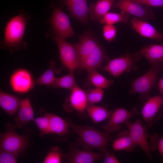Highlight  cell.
<instances>
[{
	"label": "cell",
	"instance_id": "cell-9",
	"mask_svg": "<svg viewBox=\"0 0 163 163\" xmlns=\"http://www.w3.org/2000/svg\"><path fill=\"white\" fill-rule=\"evenodd\" d=\"M50 23L53 31L57 36L65 39L74 35L69 19L62 11V6L54 8Z\"/></svg>",
	"mask_w": 163,
	"mask_h": 163
},
{
	"label": "cell",
	"instance_id": "cell-12",
	"mask_svg": "<svg viewBox=\"0 0 163 163\" xmlns=\"http://www.w3.org/2000/svg\"><path fill=\"white\" fill-rule=\"evenodd\" d=\"M143 6L133 0H117L113 6L120 9L122 12L149 22L154 18V13L150 7Z\"/></svg>",
	"mask_w": 163,
	"mask_h": 163
},
{
	"label": "cell",
	"instance_id": "cell-36",
	"mask_svg": "<svg viewBox=\"0 0 163 163\" xmlns=\"http://www.w3.org/2000/svg\"><path fill=\"white\" fill-rule=\"evenodd\" d=\"M103 160L105 163H120L115 155L113 153H110L109 152L105 154Z\"/></svg>",
	"mask_w": 163,
	"mask_h": 163
},
{
	"label": "cell",
	"instance_id": "cell-7",
	"mask_svg": "<svg viewBox=\"0 0 163 163\" xmlns=\"http://www.w3.org/2000/svg\"><path fill=\"white\" fill-rule=\"evenodd\" d=\"M124 124L127 127L132 138L137 145L142 149L149 160H152L151 149L148 141L149 135L146 126L139 119L134 122L128 121Z\"/></svg>",
	"mask_w": 163,
	"mask_h": 163
},
{
	"label": "cell",
	"instance_id": "cell-14",
	"mask_svg": "<svg viewBox=\"0 0 163 163\" xmlns=\"http://www.w3.org/2000/svg\"><path fill=\"white\" fill-rule=\"evenodd\" d=\"M34 116V110L30 101L28 98H25L21 101L16 116L14 118V123H6L5 126L6 129L14 130L23 128L33 120Z\"/></svg>",
	"mask_w": 163,
	"mask_h": 163
},
{
	"label": "cell",
	"instance_id": "cell-2",
	"mask_svg": "<svg viewBox=\"0 0 163 163\" xmlns=\"http://www.w3.org/2000/svg\"><path fill=\"white\" fill-rule=\"evenodd\" d=\"M29 19L28 14L22 12L8 21L5 28L4 39L1 42L2 47L9 50L11 52L21 48H26V43L23 40Z\"/></svg>",
	"mask_w": 163,
	"mask_h": 163
},
{
	"label": "cell",
	"instance_id": "cell-39",
	"mask_svg": "<svg viewBox=\"0 0 163 163\" xmlns=\"http://www.w3.org/2000/svg\"><path fill=\"white\" fill-rule=\"evenodd\" d=\"M84 0H65L67 6Z\"/></svg>",
	"mask_w": 163,
	"mask_h": 163
},
{
	"label": "cell",
	"instance_id": "cell-37",
	"mask_svg": "<svg viewBox=\"0 0 163 163\" xmlns=\"http://www.w3.org/2000/svg\"><path fill=\"white\" fill-rule=\"evenodd\" d=\"M152 139H153L155 141V140L152 138ZM157 142L150 143L151 149L155 145H156V147L158 150L161 156L163 157V136L160 137L159 139H158L157 141H155Z\"/></svg>",
	"mask_w": 163,
	"mask_h": 163
},
{
	"label": "cell",
	"instance_id": "cell-25",
	"mask_svg": "<svg viewBox=\"0 0 163 163\" xmlns=\"http://www.w3.org/2000/svg\"><path fill=\"white\" fill-rule=\"evenodd\" d=\"M86 111L91 119L95 124L109 119L113 112L104 107L94 104H88Z\"/></svg>",
	"mask_w": 163,
	"mask_h": 163
},
{
	"label": "cell",
	"instance_id": "cell-38",
	"mask_svg": "<svg viewBox=\"0 0 163 163\" xmlns=\"http://www.w3.org/2000/svg\"><path fill=\"white\" fill-rule=\"evenodd\" d=\"M158 88L161 94L163 95V77L158 82Z\"/></svg>",
	"mask_w": 163,
	"mask_h": 163
},
{
	"label": "cell",
	"instance_id": "cell-19",
	"mask_svg": "<svg viewBox=\"0 0 163 163\" xmlns=\"http://www.w3.org/2000/svg\"><path fill=\"white\" fill-rule=\"evenodd\" d=\"M113 149L116 151L124 150L127 152L134 151L137 145L132 138L128 130H124L118 133L113 142Z\"/></svg>",
	"mask_w": 163,
	"mask_h": 163
},
{
	"label": "cell",
	"instance_id": "cell-16",
	"mask_svg": "<svg viewBox=\"0 0 163 163\" xmlns=\"http://www.w3.org/2000/svg\"><path fill=\"white\" fill-rule=\"evenodd\" d=\"M109 59V57L99 43L85 59L81 64L80 68L85 69L88 72L101 69L102 63Z\"/></svg>",
	"mask_w": 163,
	"mask_h": 163
},
{
	"label": "cell",
	"instance_id": "cell-6",
	"mask_svg": "<svg viewBox=\"0 0 163 163\" xmlns=\"http://www.w3.org/2000/svg\"><path fill=\"white\" fill-rule=\"evenodd\" d=\"M49 35L57 44L59 52V59L62 65L69 72L74 73L76 69L80 68L79 59L75 45L55 35L51 34Z\"/></svg>",
	"mask_w": 163,
	"mask_h": 163
},
{
	"label": "cell",
	"instance_id": "cell-18",
	"mask_svg": "<svg viewBox=\"0 0 163 163\" xmlns=\"http://www.w3.org/2000/svg\"><path fill=\"white\" fill-rule=\"evenodd\" d=\"M133 29L142 37L158 40H163V34L148 22L135 17L130 21Z\"/></svg>",
	"mask_w": 163,
	"mask_h": 163
},
{
	"label": "cell",
	"instance_id": "cell-26",
	"mask_svg": "<svg viewBox=\"0 0 163 163\" xmlns=\"http://www.w3.org/2000/svg\"><path fill=\"white\" fill-rule=\"evenodd\" d=\"M61 71L60 68H56L55 62L51 60L49 63L48 68L35 80V85L51 86L56 78L55 74H59Z\"/></svg>",
	"mask_w": 163,
	"mask_h": 163
},
{
	"label": "cell",
	"instance_id": "cell-30",
	"mask_svg": "<svg viewBox=\"0 0 163 163\" xmlns=\"http://www.w3.org/2000/svg\"><path fill=\"white\" fill-rule=\"evenodd\" d=\"M64 154L58 146H52L44 158V163H60L63 161Z\"/></svg>",
	"mask_w": 163,
	"mask_h": 163
},
{
	"label": "cell",
	"instance_id": "cell-1",
	"mask_svg": "<svg viewBox=\"0 0 163 163\" xmlns=\"http://www.w3.org/2000/svg\"><path fill=\"white\" fill-rule=\"evenodd\" d=\"M65 119L70 128L78 136L77 141L79 145L86 150H99L104 157L108 152L107 149L108 143L112 138L109 133L103 132L93 126L75 124L69 118Z\"/></svg>",
	"mask_w": 163,
	"mask_h": 163
},
{
	"label": "cell",
	"instance_id": "cell-32",
	"mask_svg": "<svg viewBox=\"0 0 163 163\" xmlns=\"http://www.w3.org/2000/svg\"><path fill=\"white\" fill-rule=\"evenodd\" d=\"M88 104H94L101 101L103 97V89L95 88L88 89L86 91Z\"/></svg>",
	"mask_w": 163,
	"mask_h": 163
},
{
	"label": "cell",
	"instance_id": "cell-8",
	"mask_svg": "<svg viewBox=\"0 0 163 163\" xmlns=\"http://www.w3.org/2000/svg\"><path fill=\"white\" fill-rule=\"evenodd\" d=\"M71 90L63 105L64 109L67 112L75 110L81 118H86L85 111L88 104L86 91L77 85Z\"/></svg>",
	"mask_w": 163,
	"mask_h": 163
},
{
	"label": "cell",
	"instance_id": "cell-11",
	"mask_svg": "<svg viewBox=\"0 0 163 163\" xmlns=\"http://www.w3.org/2000/svg\"><path fill=\"white\" fill-rule=\"evenodd\" d=\"M71 144L68 152L64 154L63 161L71 163H92L97 160H103L104 156L101 153L91 150L79 149L78 144Z\"/></svg>",
	"mask_w": 163,
	"mask_h": 163
},
{
	"label": "cell",
	"instance_id": "cell-23",
	"mask_svg": "<svg viewBox=\"0 0 163 163\" xmlns=\"http://www.w3.org/2000/svg\"><path fill=\"white\" fill-rule=\"evenodd\" d=\"M142 57L150 63L161 62L163 60V44H152L142 48L139 51Z\"/></svg>",
	"mask_w": 163,
	"mask_h": 163
},
{
	"label": "cell",
	"instance_id": "cell-4",
	"mask_svg": "<svg viewBox=\"0 0 163 163\" xmlns=\"http://www.w3.org/2000/svg\"><path fill=\"white\" fill-rule=\"evenodd\" d=\"M142 57L139 51L126 53L122 56L110 60L101 69L113 76L119 77L124 72L137 70V63Z\"/></svg>",
	"mask_w": 163,
	"mask_h": 163
},
{
	"label": "cell",
	"instance_id": "cell-22",
	"mask_svg": "<svg viewBox=\"0 0 163 163\" xmlns=\"http://www.w3.org/2000/svg\"><path fill=\"white\" fill-rule=\"evenodd\" d=\"M44 112L49 118L50 133H55L60 136L69 134L70 127L65 119L54 114Z\"/></svg>",
	"mask_w": 163,
	"mask_h": 163
},
{
	"label": "cell",
	"instance_id": "cell-21",
	"mask_svg": "<svg viewBox=\"0 0 163 163\" xmlns=\"http://www.w3.org/2000/svg\"><path fill=\"white\" fill-rule=\"evenodd\" d=\"M117 0H99L90 6L89 18L94 21H100L110 9Z\"/></svg>",
	"mask_w": 163,
	"mask_h": 163
},
{
	"label": "cell",
	"instance_id": "cell-40",
	"mask_svg": "<svg viewBox=\"0 0 163 163\" xmlns=\"http://www.w3.org/2000/svg\"><path fill=\"white\" fill-rule=\"evenodd\" d=\"M162 104L163 105V96L161 97Z\"/></svg>",
	"mask_w": 163,
	"mask_h": 163
},
{
	"label": "cell",
	"instance_id": "cell-3",
	"mask_svg": "<svg viewBox=\"0 0 163 163\" xmlns=\"http://www.w3.org/2000/svg\"><path fill=\"white\" fill-rule=\"evenodd\" d=\"M161 62H155L146 73L134 80L132 82L129 94L138 93L141 102L145 103L150 97V94L154 86L158 75L163 66Z\"/></svg>",
	"mask_w": 163,
	"mask_h": 163
},
{
	"label": "cell",
	"instance_id": "cell-29",
	"mask_svg": "<svg viewBox=\"0 0 163 163\" xmlns=\"http://www.w3.org/2000/svg\"><path fill=\"white\" fill-rule=\"evenodd\" d=\"M129 20V14L121 11V13L108 12L100 21L101 24L113 25L120 23L127 22Z\"/></svg>",
	"mask_w": 163,
	"mask_h": 163
},
{
	"label": "cell",
	"instance_id": "cell-28",
	"mask_svg": "<svg viewBox=\"0 0 163 163\" xmlns=\"http://www.w3.org/2000/svg\"><path fill=\"white\" fill-rule=\"evenodd\" d=\"M77 85L73 73L69 72L60 78H56L51 86L54 88H61L71 90Z\"/></svg>",
	"mask_w": 163,
	"mask_h": 163
},
{
	"label": "cell",
	"instance_id": "cell-15",
	"mask_svg": "<svg viewBox=\"0 0 163 163\" xmlns=\"http://www.w3.org/2000/svg\"><path fill=\"white\" fill-rule=\"evenodd\" d=\"M99 44L93 33L86 31L79 36L78 41L75 44L78 55L80 66L85 59Z\"/></svg>",
	"mask_w": 163,
	"mask_h": 163
},
{
	"label": "cell",
	"instance_id": "cell-10",
	"mask_svg": "<svg viewBox=\"0 0 163 163\" xmlns=\"http://www.w3.org/2000/svg\"><path fill=\"white\" fill-rule=\"evenodd\" d=\"M9 82L11 89L19 94L28 93L35 85L31 73L23 68L17 69L13 72L10 77Z\"/></svg>",
	"mask_w": 163,
	"mask_h": 163
},
{
	"label": "cell",
	"instance_id": "cell-34",
	"mask_svg": "<svg viewBox=\"0 0 163 163\" xmlns=\"http://www.w3.org/2000/svg\"><path fill=\"white\" fill-rule=\"evenodd\" d=\"M19 155V154L0 150V163H17Z\"/></svg>",
	"mask_w": 163,
	"mask_h": 163
},
{
	"label": "cell",
	"instance_id": "cell-13",
	"mask_svg": "<svg viewBox=\"0 0 163 163\" xmlns=\"http://www.w3.org/2000/svg\"><path fill=\"white\" fill-rule=\"evenodd\" d=\"M139 114L138 109L135 107H133L130 111L123 108H117L112 112L108 121L102 125V128L109 133L117 132L121 129L122 124L133 116Z\"/></svg>",
	"mask_w": 163,
	"mask_h": 163
},
{
	"label": "cell",
	"instance_id": "cell-33",
	"mask_svg": "<svg viewBox=\"0 0 163 163\" xmlns=\"http://www.w3.org/2000/svg\"><path fill=\"white\" fill-rule=\"evenodd\" d=\"M117 32V28L113 25L105 24L103 28V36L108 42H111L115 39Z\"/></svg>",
	"mask_w": 163,
	"mask_h": 163
},
{
	"label": "cell",
	"instance_id": "cell-20",
	"mask_svg": "<svg viewBox=\"0 0 163 163\" xmlns=\"http://www.w3.org/2000/svg\"><path fill=\"white\" fill-rule=\"evenodd\" d=\"M21 100L14 95L0 91V106L7 113L12 116L17 112Z\"/></svg>",
	"mask_w": 163,
	"mask_h": 163
},
{
	"label": "cell",
	"instance_id": "cell-31",
	"mask_svg": "<svg viewBox=\"0 0 163 163\" xmlns=\"http://www.w3.org/2000/svg\"><path fill=\"white\" fill-rule=\"evenodd\" d=\"M41 110L43 111L42 109ZM43 113V116L34 118L33 120L39 130L41 137L50 134L49 118L44 111Z\"/></svg>",
	"mask_w": 163,
	"mask_h": 163
},
{
	"label": "cell",
	"instance_id": "cell-27",
	"mask_svg": "<svg viewBox=\"0 0 163 163\" xmlns=\"http://www.w3.org/2000/svg\"><path fill=\"white\" fill-rule=\"evenodd\" d=\"M88 76L86 84L92 86L96 88L102 89L109 88L113 84V82L108 79L99 73L97 70L88 71Z\"/></svg>",
	"mask_w": 163,
	"mask_h": 163
},
{
	"label": "cell",
	"instance_id": "cell-17",
	"mask_svg": "<svg viewBox=\"0 0 163 163\" xmlns=\"http://www.w3.org/2000/svg\"><path fill=\"white\" fill-rule=\"evenodd\" d=\"M161 105V97L159 95L149 97L145 103L141 114L148 127H151L154 123Z\"/></svg>",
	"mask_w": 163,
	"mask_h": 163
},
{
	"label": "cell",
	"instance_id": "cell-5",
	"mask_svg": "<svg viewBox=\"0 0 163 163\" xmlns=\"http://www.w3.org/2000/svg\"><path fill=\"white\" fill-rule=\"evenodd\" d=\"M26 131L20 135L15 130L7 129L4 133H1L0 150L20 154L30 144V137Z\"/></svg>",
	"mask_w": 163,
	"mask_h": 163
},
{
	"label": "cell",
	"instance_id": "cell-35",
	"mask_svg": "<svg viewBox=\"0 0 163 163\" xmlns=\"http://www.w3.org/2000/svg\"><path fill=\"white\" fill-rule=\"evenodd\" d=\"M139 4L153 7L163 6V0H133Z\"/></svg>",
	"mask_w": 163,
	"mask_h": 163
},
{
	"label": "cell",
	"instance_id": "cell-24",
	"mask_svg": "<svg viewBox=\"0 0 163 163\" xmlns=\"http://www.w3.org/2000/svg\"><path fill=\"white\" fill-rule=\"evenodd\" d=\"M72 16L82 23L88 22V15L89 12L87 0L82 1L67 6Z\"/></svg>",
	"mask_w": 163,
	"mask_h": 163
}]
</instances>
